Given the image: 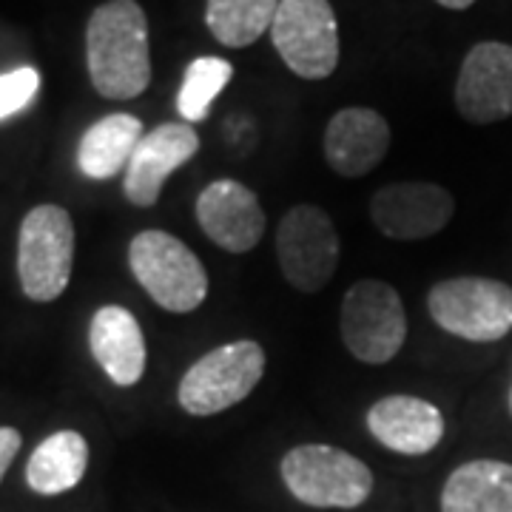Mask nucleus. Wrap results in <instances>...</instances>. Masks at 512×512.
Instances as JSON below:
<instances>
[{
    "label": "nucleus",
    "mask_w": 512,
    "mask_h": 512,
    "mask_svg": "<svg viewBox=\"0 0 512 512\" xmlns=\"http://www.w3.org/2000/svg\"><path fill=\"white\" fill-rule=\"evenodd\" d=\"M86 63L97 94L134 100L151 83L148 20L137 0L100 3L86 26Z\"/></svg>",
    "instance_id": "1"
},
{
    "label": "nucleus",
    "mask_w": 512,
    "mask_h": 512,
    "mask_svg": "<svg viewBox=\"0 0 512 512\" xmlns=\"http://www.w3.org/2000/svg\"><path fill=\"white\" fill-rule=\"evenodd\" d=\"M288 493L316 510H356L373 493V473L362 458L328 444H302L282 458Z\"/></svg>",
    "instance_id": "2"
},
{
    "label": "nucleus",
    "mask_w": 512,
    "mask_h": 512,
    "mask_svg": "<svg viewBox=\"0 0 512 512\" xmlns=\"http://www.w3.org/2000/svg\"><path fill=\"white\" fill-rule=\"evenodd\" d=\"M128 268L143 291L171 313H191L208 296V274L183 239L165 231H143L128 245Z\"/></svg>",
    "instance_id": "3"
},
{
    "label": "nucleus",
    "mask_w": 512,
    "mask_h": 512,
    "mask_svg": "<svg viewBox=\"0 0 512 512\" xmlns=\"http://www.w3.org/2000/svg\"><path fill=\"white\" fill-rule=\"evenodd\" d=\"M265 376V350L259 342L239 339L205 353L180 382L177 402L188 416H217L245 402Z\"/></svg>",
    "instance_id": "4"
},
{
    "label": "nucleus",
    "mask_w": 512,
    "mask_h": 512,
    "mask_svg": "<svg viewBox=\"0 0 512 512\" xmlns=\"http://www.w3.org/2000/svg\"><path fill=\"white\" fill-rule=\"evenodd\" d=\"M74 265V222L60 205H37L20 222L18 276L32 302H55L69 288Z\"/></svg>",
    "instance_id": "5"
},
{
    "label": "nucleus",
    "mask_w": 512,
    "mask_h": 512,
    "mask_svg": "<svg viewBox=\"0 0 512 512\" xmlns=\"http://www.w3.org/2000/svg\"><path fill=\"white\" fill-rule=\"evenodd\" d=\"M427 311L458 339L498 342L512 330V288L487 276L444 279L427 293Z\"/></svg>",
    "instance_id": "6"
},
{
    "label": "nucleus",
    "mask_w": 512,
    "mask_h": 512,
    "mask_svg": "<svg viewBox=\"0 0 512 512\" xmlns=\"http://www.w3.org/2000/svg\"><path fill=\"white\" fill-rule=\"evenodd\" d=\"M342 339L365 365H387L407 339L402 296L382 279H359L342 299Z\"/></svg>",
    "instance_id": "7"
},
{
    "label": "nucleus",
    "mask_w": 512,
    "mask_h": 512,
    "mask_svg": "<svg viewBox=\"0 0 512 512\" xmlns=\"http://www.w3.org/2000/svg\"><path fill=\"white\" fill-rule=\"evenodd\" d=\"M271 40L296 77L325 80L339 66V23L328 0H279Z\"/></svg>",
    "instance_id": "8"
},
{
    "label": "nucleus",
    "mask_w": 512,
    "mask_h": 512,
    "mask_svg": "<svg viewBox=\"0 0 512 512\" xmlns=\"http://www.w3.org/2000/svg\"><path fill=\"white\" fill-rule=\"evenodd\" d=\"M279 268L296 291L319 293L339 268V234L316 205H293L276 228Z\"/></svg>",
    "instance_id": "9"
},
{
    "label": "nucleus",
    "mask_w": 512,
    "mask_h": 512,
    "mask_svg": "<svg viewBox=\"0 0 512 512\" xmlns=\"http://www.w3.org/2000/svg\"><path fill=\"white\" fill-rule=\"evenodd\" d=\"M456 214L453 194L439 183H393L379 188L370 200V220L387 239L436 237Z\"/></svg>",
    "instance_id": "10"
},
{
    "label": "nucleus",
    "mask_w": 512,
    "mask_h": 512,
    "mask_svg": "<svg viewBox=\"0 0 512 512\" xmlns=\"http://www.w3.org/2000/svg\"><path fill=\"white\" fill-rule=\"evenodd\" d=\"M456 106L476 126L512 117V46L487 40L467 52L458 72Z\"/></svg>",
    "instance_id": "11"
},
{
    "label": "nucleus",
    "mask_w": 512,
    "mask_h": 512,
    "mask_svg": "<svg viewBox=\"0 0 512 512\" xmlns=\"http://www.w3.org/2000/svg\"><path fill=\"white\" fill-rule=\"evenodd\" d=\"M197 222L205 237L228 254H248L265 237V211L248 185L217 180L197 197Z\"/></svg>",
    "instance_id": "12"
},
{
    "label": "nucleus",
    "mask_w": 512,
    "mask_h": 512,
    "mask_svg": "<svg viewBox=\"0 0 512 512\" xmlns=\"http://www.w3.org/2000/svg\"><path fill=\"white\" fill-rule=\"evenodd\" d=\"M200 151V134L188 123H163L137 143L126 168V200L151 208L163 194L165 180Z\"/></svg>",
    "instance_id": "13"
},
{
    "label": "nucleus",
    "mask_w": 512,
    "mask_h": 512,
    "mask_svg": "<svg viewBox=\"0 0 512 512\" xmlns=\"http://www.w3.org/2000/svg\"><path fill=\"white\" fill-rule=\"evenodd\" d=\"M367 430L393 453L427 456L444 439V416L436 404L416 396H384L370 407Z\"/></svg>",
    "instance_id": "14"
},
{
    "label": "nucleus",
    "mask_w": 512,
    "mask_h": 512,
    "mask_svg": "<svg viewBox=\"0 0 512 512\" xmlns=\"http://www.w3.org/2000/svg\"><path fill=\"white\" fill-rule=\"evenodd\" d=\"M390 148V126L379 111L342 109L325 128V160L339 177H365Z\"/></svg>",
    "instance_id": "15"
},
{
    "label": "nucleus",
    "mask_w": 512,
    "mask_h": 512,
    "mask_svg": "<svg viewBox=\"0 0 512 512\" xmlns=\"http://www.w3.org/2000/svg\"><path fill=\"white\" fill-rule=\"evenodd\" d=\"M89 345L97 365L117 387H134L143 379L148 362L146 336L134 313L120 305H106L94 313Z\"/></svg>",
    "instance_id": "16"
},
{
    "label": "nucleus",
    "mask_w": 512,
    "mask_h": 512,
    "mask_svg": "<svg viewBox=\"0 0 512 512\" xmlns=\"http://www.w3.org/2000/svg\"><path fill=\"white\" fill-rule=\"evenodd\" d=\"M441 512H512V464L476 458L450 473Z\"/></svg>",
    "instance_id": "17"
},
{
    "label": "nucleus",
    "mask_w": 512,
    "mask_h": 512,
    "mask_svg": "<svg viewBox=\"0 0 512 512\" xmlns=\"http://www.w3.org/2000/svg\"><path fill=\"white\" fill-rule=\"evenodd\" d=\"M143 137V123L134 114H109L83 134L77 165L89 180H111L128 168V160Z\"/></svg>",
    "instance_id": "18"
},
{
    "label": "nucleus",
    "mask_w": 512,
    "mask_h": 512,
    "mask_svg": "<svg viewBox=\"0 0 512 512\" xmlns=\"http://www.w3.org/2000/svg\"><path fill=\"white\" fill-rule=\"evenodd\" d=\"M89 470V444L74 430L52 433L26 464V481L40 495H60L74 490Z\"/></svg>",
    "instance_id": "19"
},
{
    "label": "nucleus",
    "mask_w": 512,
    "mask_h": 512,
    "mask_svg": "<svg viewBox=\"0 0 512 512\" xmlns=\"http://www.w3.org/2000/svg\"><path fill=\"white\" fill-rule=\"evenodd\" d=\"M279 0H208L205 23L228 49H245L271 29Z\"/></svg>",
    "instance_id": "20"
},
{
    "label": "nucleus",
    "mask_w": 512,
    "mask_h": 512,
    "mask_svg": "<svg viewBox=\"0 0 512 512\" xmlns=\"http://www.w3.org/2000/svg\"><path fill=\"white\" fill-rule=\"evenodd\" d=\"M234 66L222 57H200L185 69L183 86L177 94V109L188 123H200L208 117L211 103L231 83Z\"/></svg>",
    "instance_id": "21"
},
{
    "label": "nucleus",
    "mask_w": 512,
    "mask_h": 512,
    "mask_svg": "<svg viewBox=\"0 0 512 512\" xmlns=\"http://www.w3.org/2000/svg\"><path fill=\"white\" fill-rule=\"evenodd\" d=\"M37 89H40V74L32 66H20L0 74V120L26 109L35 100Z\"/></svg>",
    "instance_id": "22"
},
{
    "label": "nucleus",
    "mask_w": 512,
    "mask_h": 512,
    "mask_svg": "<svg viewBox=\"0 0 512 512\" xmlns=\"http://www.w3.org/2000/svg\"><path fill=\"white\" fill-rule=\"evenodd\" d=\"M20 433L15 427H0V481L6 476V470L12 467V461L20 450Z\"/></svg>",
    "instance_id": "23"
},
{
    "label": "nucleus",
    "mask_w": 512,
    "mask_h": 512,
    "mask_svg": "<svg viewBox=\"0 0 512 512\" xmlns=\"http://www.w3.org/2000/svg\"><path fill=\"white\" fill-rule=\"evenodd\" d=\"M439 6H444V9H456V12H461V9H470L476 0H436Z\"/></svg>",
    "instance_id": "24"
},
{
    "label": "nucleus",
    "mask_w": 512,
    "mask_h": 512,
    "mask_svg": "<svg viewBox=\"0 0 512 512\" xmlns=\"http://www.w3.org/2000/svg\"><path fill=\"white\" fill-rule=\"evenodd\" d=\"M510 407H512V396H510Z\"/></svg>",
    "instance_id": "25"
}]
</instances>
